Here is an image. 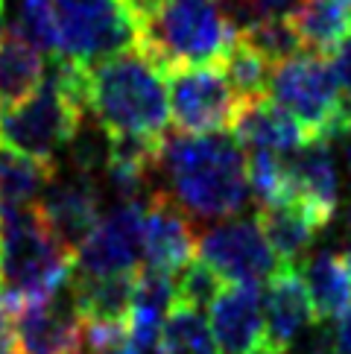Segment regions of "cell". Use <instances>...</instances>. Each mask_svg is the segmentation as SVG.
<instances>
[{
  "instance_id": "cell-17",
  "label": "cell",
  "mask_w": 351,
  "mask_h": 354,
  "mask_svg": "<svg viewBox=\"0 0 351 354\" xmlns=\"http://www.w3.org/2000/svg\"><path fill=\"white\" fill-rule=\"evenodd\" d=\"M284 161L296 202L307 205L322 223H331L340 208V173H336L331 141L310 138L296 153L284 156Z\"/></svg>"
},
{
  "instance_id": "cell-34",
  "label": "cell",
  "mask_w": 351,
  "mask_h": 354,
  "mask_svg": "<svg viewBox=\"0 0 351 354\" xmlns=\"http://www.w3.org/2000/svg\"><path fill=\"white\" fill-rule=\"evenodd\" d=\"M0 348H15V305L0 293Z\"/></svg>"
},
{
  "instance_id": "cell-29",
  "label": "cell",
  "mask_w": 351,
  "mask_h": 354,
  "mask_svg": "<svg viewBox=\"0 0 351 354\" xmlns=\"http://www.w3.org/2000/svg\"><path fill=\"white\" fill-rule=\"evenodd\" d=\"M176 305L205 310L214 305V299L222 293V278L208 267L205 261H187L176 272Z\"/></svg>"
},
{
  "instance_id": "cell-20",
  "label": "cell",
  "mask_w": 351,
  "mask_h": 354,
  "mask_svg": "<svg viewBox=\"0 0 351 354\" xmlns=\"http://www.w3.org/2000/svg\"><path fill=\"white\" fill-rule=\"evenodd\" d=\"M298 272L307 287L316 322H336L345 310H351V272L343 255L316 252L302 263Z\"/></svg>"
},
{
  "instance_id": "cell-26",
  "label": "cell",
  "mask_w": 351,
  "mask_h": 354,
  "mask_svg": "<svg viewBox=\"0 0 351 354\" xmlns=\"http://www.w3.org/2000/svg\"><path fill=\"white\" fill-rule=\"evenodd\" d=\"M240 39L252 44L272 65H281V62L293 59L296 53L305 50L290 15H263V18L249 21L240 27Z\"/></svg>"
},
{
  "instance_id": "cell-15",
  "label": "cell",
  "mask_w": 351,
  "mask_h": 354,
  "mask_svg": "<svg viewBox=\"0 0 351 354\" xmlns=\"http://www.w3.org/2000/svg\"><path fill=\"white\" fill-rule=\"evenodd\" d=\"M217 354H263V293L258 284H231L208 308Z\"/></svg>"
},
{
  "instance_id": "cell-24",
  "label": "cell",
  "mask_w": 351,
  "mask_h": 354,
  "mask_svg": "<svg viewBox=\"0 0 351 354\" xmlns=\"http://www.w3.org/2000/svg\"><path fill=\"white\" fill-rule=\"evenodd\" d=\"M158 354H217L211 325L202 310L176 305L161 325Z\"/></svg>"
},
{
  "instance_id": "cell-4",
  "label": "cell",
  "mask_w": 351,
  "mask_h": 354,
  "mask_svg": "<svg viewBox=\"0 0 351 354\" xmlns=\"http://www.w3.org/2000/svg\"><path fill=\"white\" fill-rule=\"evenodd\" d=\"M73 278V255L56 243L39 205H0V293L21 308L65 290Z\"/></svg>"
},
{
  "instance_id": "cell-28",
  "label": "cell",
  "mask_w": 351,
  "mask_h": 354,
  "mask_svg": "<svg viewBox=\"0 0 351 354\" xmlns=\"http://www.w3.org/2000/svg\"><path fill=\"white\" fill-rule=\"evenodd\" d=\"M111 156V132L106 126H99L91 115H82L77 123L70 141L65 147V158L70 164V170L85 173V176H97L106 173V164Z\"/></svg>"
},
{
  "instance_id": "cell-9",
  "label": "cell",
  "mask_w": 351,
  "mask_h": 354,
  "mask_svg": "<svg viewBox=\"0 0 351 354\" xmlns=\"http://www.w3.org/2000/svg\"><path fill=\"white\" fill-rule=\"evenodd\" d=\"M196 252L199 261L231 284H260L281 270V261L275 258L258 220L231 217L211 225L196 240Z\"/></svg>"
},
{
  "instance_id": "cell-36",
  "label": "cell",
  "mask_w": 351,
  "mask_h": 354,
  "mask_svg": "<svg viewBox=\"0 0 351 354\" xmlns=\"http://www.w3.org/2000/svg\"><path fill=\"white\" fill-rule=\"evenodd\" d=\"M120 3L129 9V15H132L137 24H141V21H146L149 15H153V12H155L161 3H164V0H120Z\"/></svg>"
},
{
  "instance_id": "cell-2",
  "label": "cell",
  "mask_w": 351,
  "mask_h": 354,
  "mask_svg": "<svg viewBox=\"0 0 351 354\" xmlns=\"http://www.w3.org/2000/svg\"><path fill=\"white\" fill-rule=\"evenodd\" d=\"M164 77L141 47L88 65V115L111 135L161 141L173 123Z\"/></svg>"
},
{
  "instance_id": "cell-30",
  "label": "cell",
  "mask_w": 351,
  "mask_h": 354,
  "mask_svg": "<svg viewBox=\"0 0 351 354\" xmlns=\"http://www.w3.org/2000/svg\"><path fill=\"white\" fill-rule=\"evenodd\" d=\"M21 39H27L35 50L44 56L56 53V21H53V3L50 0H18L15 12V30Z\"/></svg>"
},
{
  "instance_id": "cell-27",
  "label": "cell",
  "mask_w": 351,
  "mask_h": 354,
  "mask_svg": "<svg viewBox=\"0 0 351 354\" xmlns=\"http://www.w3.org/2000/svg\"><path fill=\"white\" fill-rule=\"evenodd\" d=\"M246 173H249V194H252V199L258 202V208L296 202L284 156H275V153H249Z\"/></svg>"
},
{
  "instance_id": "cell-7",
  "label": "cell",
  "mask_w": 351,
  "mask_h": 354,
  "mask_svg": "<svg viewBox=\"0 0 351 354\" xmlns=\"http://www.w3.org/2000/svg\"><path fill=\"white\" fill-rule=\"evenodd\" d=\"M267 97L302 123L310 138H319L340 100V82L322 53L302 50L272 68Z\"/></svg>"
},
{
  "instance_id": "cell-19",
  "label": "cell",
  "mask_w": 351,
  "mask_h": 354,
  "mask_svg": "<svg viewBox=\"0 0 351 354\" xmlns=\"http://www.w3.org/2000/svg\"><path fill=\"white\" fill-rule=\"evenodd\" d=\"M137 272L120 275H73L70 296L82 322H126L135 299Z\"/></svg>"
},
{
  "instance_id": "cell-39",
  "label": "cell",
  "mask_w": 351,
  "mask_h": 354,
  "mask_svg": "<svg viewBox=\"0 0 351 354\" xmlns=\"http://www.w3.org/2000/svg\"><path fill=\"white\" fill-rule=\"evenodd\" d=\"M343 261H345V267H348V272H351V240H348L345 249H343Z\"/></svg>"
},
{
  "instance_id": "cell-37",
  "label": "cell",
  "mask_w": 351,
  "mask_h": 354,
  "mask_svg": "<svg viewBox=\"0 0 351 354\" xmlns=\"http://www.w3.org/2000/svg\"><path fill=\"white\" fill-rule=\"evenodd\" d=\"M307 354H336V351H334V337H322V339H316V343L307 348Z\"/></svg>"
},
{
  "instance_id": "cell-11",
  "label": "cell",
  "mask_w": 351,
  "mask_h": 354,
  "mask_svg": "<svg viewBox=\"0 0 351 354\" xmlns=\"http://www.w3.org/2000/svg\"><path fill=\"white\" fill-rule=\"evenodd\" d=\"M99 208H103V194H99L94 176L77 170H70L68 176L56 170L53 182L47 185L44 196L39 199V214L47 232L70 255L79 249V243L94 232V225L103 217Z\"/></svg>"
},
{
  "instance_id": "cell-12",
  "label": "cell",
  "mask_w": 351,
  "mask_h": 354,
  "mask_svg": "<svg viewBox=\"0 0 351 354\" xmlns=\"http://www.w3.org/2000/svg\"><path fill=\"white\" fill-rule=\"evenodd\" d=\"M15 354H82V316L73 308L70 284L15 308Z\"/></svg>"
},
{
  "instance_id": "cell-3",
  "label": "cell",
  "mask_w": 351,
  "mask_h": 354,
  "mask_svg": "<svg viewBox=\"0 0 351 354\" xmlns=\"http://www.w3.org/2000/svg\"><path fill=\"white\" fill-rule=\"evenodd\" d=\"M240 27L222 0H164L137 24V47L161 71L220 65Z\"/></svg>"
},
{
  "instance_id": "cell-10",
  "label": "cell",
  "mask_w": 351,
  "mask_h": 354,
  "mask_svg": "<svg viewBox=\"0 0 351 354\" xmlns=\"http://www.w3.org/2000/svg\"><path fill=\"white\" fill-rule=\"evenodd\" d=\"M146 202H117L73 252V275H120L141 267Z\"/></svg>"
},
{
  "instance_id": "cell-14",
  "label": "cell",
  "mask_w": 351,
  "mask_h": 354,
  "mask_svg": "<svg viewBox=\"0 0 351 354\" xmlns=\"http://www.w3.org/2000/svg\"><path fill=\"white\" fill-rule=\"evenodd\" d=\"M316 322L298 267H281L263 290V354H287Z\"/></svg>"
},
{
  "instance_id": "cell-16",
  "label": "cell",
  "mask_w": 351,
  "mask_h": 354,
  "mask_svg": "<svg viewBox=\"0 0 351 354\" xmlns=\"http://www.w3.org/2000/svg\"><path fill=\"white\" fill-rule=\"evenodd\" d=\"M237 144L249 153H275L290 156L298 147L310 141V135L293 115H287L281 106H275L269 97L240 100L237 115L229 126Z\"/></svg>"
},
{
  "instance_id": "cell-6",
  "label": "cell",
  "mask_w": 351,
  "mask_h": 354,
  "mask_svg": "<svg viewBox=\"0 0 351 354\" xmlns=\"http://www.w3.org/2000/svg\"><path fill=\"white\" fill-rule=\"evenodd\" d=\"M82 115L85 111L44 80L27 100L0 106V147L35 161L59 164V156L65 153Z\"/></svg>"
},
{
  "instance_id": "cell-5",
  "label": "cell",
  "mask_w": 351,
  "mask_h": 354,
  "mask_svg": "<svg viewBox=\"0 0 351 354\" xmlns=\"http://www.w3.org/2000/svg\"><path fill=\"white\" fill-rule=\"evenodd\" d=\"M56 21V53L97 65L137 47V21L120 0H50Z\"/></svg>"
},
{
  "instance_id": "cell-22",
  "label": "cell",
  "mask_w": 351,
  "mask_h": 354,
  "mask_svg": "<svg viewBox=\"0 0 351 354\" xmlns=\"http://www.w3.org/2000/svg\"><path fill=\"white\" fill-rule=\"evenodd\" d=\"M47 59L18 32H6L0 39V106H12L27 100L44 82Z\"/></svg>"
},
{
  "instance_id": "cell-33",
  "label": "cell",
  "mask_w": 351,
  "mask_h": 354,
  "mask_svg": "<svg viewBox=\"0 0 351 354\" xmlns=\"http://www.w3.org/2000/svg\"><path fill=\"white\" fill-rule=\"evenodd\" d=\"M328 62L334 68L336 82H340V91L351 94V32L328 53Z\"/></svg>"
},
{
  "instance_id": "cell-35",
  "label": "cell",
  "mask_w": 351,
  "mask_h": 354,
  "mask_svg": "<svg viewBox=\"0 0 351 354\" xmlns=\"http://www.w3.org/2000/svg\"><path fill=\"white\" fill-rule=\"evenodd\" d=\"M334 351L336 354H351V310H345L334 328Z\"/></svg>"
},
{
  "instance_id": "cell-41",
  "label": "cell",
  "mask_w": 351,
  "mask_h": 354,
  "mask_svg": "<svg viewBox=\"0 0 351 354\" xmlns=\"http://www.w3.org/2000/svg\"><path fill=\"white\" fill-rule=\"evenodd\" d=\"M0 354H15V351H12V348H0Z\"/></svg>"
},
{
  "instance_id": "cell-1",
  "label": "cell",
  "mask_w": 351,
  "mask_h": 354,
  "mask_svg": "<svg viewBox=\"0 0 351 354\" xmlns=\"http://www.w3.org/2000/svg\"><path fill=\"white\" fill-rule=\"evenodd\" d=\"M155 176L161 179L155 194L170 196L191 220H231L252 199L246 149L231 132H167Z\"/></svg>"
},
{
  "instance_id": "cell-23",
  "label": "cell",
  "mask_w": 351,
  "mask_h": 354,
  "mask_svg": "<svg viewBox=\"0 0 351 354\" xmlns=\"http://www.w3.org/2000/svg\"><path fill=\"white\" fill-rule=\"evenodd\" d=\"M59 164L35 161L30 156L0 149V205L6 208H23L39 205L47 185L53 182Z\"/></svg>"
},
{
  "instance_id": "cell-40",
  "label": "cell",
  "mask_w": 351,
  "mask_h": 354,
  "mask_svg": "<svg viewBox=\"0 0 351 354\" xmlns=\"http://www.w3.org/2000/svg\"><path fill=\"white\" fill-rule=\"evenodd\" d=\"M345 164H348V173H351V135L345 138Z\"/></svg>"
},
{
  "instance_id": "cell-8",
  "label": "cell",
  "mask_w": 351,
  "mask_h": 354,
  "mask_svg": "<svg viewBox=\"0 0 351 354\" xmlns=\"http://www.w3.org/2000/svg\"><path fill=\"white\" fill-rule=\"evenodd\" d=\"M167 94L176 129L187 135L229 132L237 106H240V97L234 94L220 65L167 71Z\"/></svg>"
},
{
  "instance_id": "cell-32",
  "label": "cell",
  "mask_w": 351,
  "mask_h": 354,
  "mask_svg": "<svg viewBox=\"0 0 351 354\" xmlns=\"http://www.w3.org/2000/svg\"><path fill=\"white\" fill-rule=\"evenodd\" d=\"M222 3L237 27H243V24L263 15H287L296 6V0H222Z\"/></svg>"
},
{
  "instance_id": "cell-38",
  "label": "cell",
  "mask_w": 351,
  "mask_h": 354,
  "mask_svg": "<svg viewBox=\"0 0 351 354\" xmlns=\"http://www.w3.org/2000/svg\"><path fill=\"white\" fill-rule=\"evenodd\" d=\"M9 32V24H6V3L0 0V39Z\"/></svg>"
},
{
  "instance_id": "cell-21",
  "label": "cell",
  "mask_w": 351,
  "mask_h": 354,
  "mask_svg": "<svg viewBox=\"0 0 351 354\" xmlns=\"http://www.w3.org/2000/svg\"><path fill=\"white\" fill-rule=\"evenodd\" d=\"M287 15L302 44L322 56L351 32V0H296Z\"/></svg>"
},
{
  "instance_id": "cell-25",
  "label": "cell",
  "mask_w": 351,
  "mask_h": 354,
  "mask_svg": "<svg viewBox=\"0 0 351 354\" xmlns=\"http://www.w3.org/2000/svg\"><path fill=\"white\" fill-rule=\"evenodd\" d=\"M272 68H275L272 62H267L252 44L243 41L240 32H237L234 44L229 47V53L220 62V71L225 73V80H229V85L234 88V94L240 100L267 97Z\"/></svg>"
},
{
  "instance_id": "cell-31",
  "label": "cell",
  "mask_w": 351,
  "mask_h": 354,
  "mask_svg": "<svg viewBox=\"0 0 351 354\" xmlns=\"http://www.w3.org/2000/svg\"><path fill=\"white\" fill-rule=\"evenodd\" d=\"M82 354H141L126 322H82Z\"/></svg>"
},
{
  "instance_id": "cell-18",
  "label": "cell",
  "mask_w": 351,
  "mask_h": 354,
  "mask_svg": "<svg viewBox=\"0 0 351 354\" xmlns=\"http://www.w3.org/2000/svg\"><path fill=\"white\" fill-rule=\"evenodd\" d=\"M258 225L267 243L272 246L275 258L281 261V267H298L313 240L328 223H322L302 202H284V205H267L258 208Z\"/></svg>"
},
{
  "instance_id": "cell-13",
  "label": "cell",
  "mask_w": 351,
  "mask_h": 354,
  "mask_svg": "<svg viewBox=\"0 0 351 354\" xmlns=\"http://www.w3.org/2000/svg\"><path fill=\"white\" fill-rule=\"evenodd\" d=\"M196 252L193 220L164 194H153L144 211L141 261L146 270L176 275Z\"/></svg>"
}]
</instances>
